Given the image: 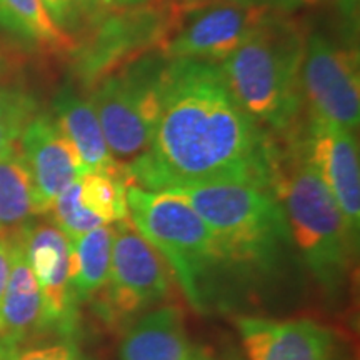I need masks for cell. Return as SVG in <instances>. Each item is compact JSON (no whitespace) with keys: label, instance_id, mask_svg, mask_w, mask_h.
<instances>
[{"label":"cell","instance_id":"obj_1","mask_svg":"<svg viewBox=\"0 0 360 360\" xmlns=\"http://www.w3.org/2000/svg\"><path fill=\"white\" fill-rule=\"evenodd\" d=\"M281 148L229 89L219 64L174 58L160 80V114L147 154L127 167L130 186L175 191L250 184L272 191Z\"/></svg>","mask_w":360,"mask_h":360},{"label":"cell","instance_id":"obj_2","mask_svg":"<svg viewBox=\"0 0 360 360\" xmlns=\"http://www.w3.org/2000/svg\"><path fill=\"white\" fill-rule=\"evenodd\" d=\"M184 197L212 233L229 309L260 302L290 281L297 262L289 224L272 191L210 184L169 191Z\"/></svg>","mask_w":360,"mask_h":360},{"label":"cell","instance_id":"obj_3","mask_svg":"<svg viewBox=\"0 0 360 360\" xmlns=\"http://www.w3.org/2000/svg\"><path fill=\"white\" fill-rule=\"evenodd\" d=\"M272 192L285 214L300 264L326 300L339 304L347 294L359 245L339 205L305 159L297 137L277 157Z\"/></svg>","mask_w":360,"mask_h":360},{"label":"cell","instance_id":"obj_4","mask_svg":"<svg viewBox=\"0 0 360 360\" xmlns=\"http://www.w3.org/2000/svg\"><path fill=\"white\" fill-rule=\"evenodd\" d=\"M305 34L297 22L270 13L227 58L220 62L225 82L262 129L295 137L304 98L300 89Z\"/></svg>","mask_w":360,"mask_h":360},{"label":"cell","instance_id":"obj_5","mask_svg":"<svg viewBox=\"0 0 360 360\" xmlns=\"http://www.w3.org/2000/svg\"><path fill=\"white\" fill-rule=\"evenodd\" d=\"M127 210L130 222L164 257L197 314L229 310L212 233L184 197L129 186Z\"/></svg>","mask_w":360,"mask_h":360},{"label":"cell","instance_id":"obj_6","mask_svg":"<svg viewBox=\"0 0 360 360\" xmlns=\"http://www.w3.org/2000/svg\"><path fill=\"white\" fill-rule=\"evenodd\" d=\"M167 58H135L90 85L89 101L110 154L122 167L147 154L160 114V80Z\"/></svg>","mask_w":360,"mask_h":360},{"label":"cell","instance_id":"obj_7","mask_svg":"<svg viewBox=\"0 0 360 360\" xmlns=\"http://www.w3.org/2000/svg\"><path fill=\"white\" fill-rule=\"evenodd\" d=\"M112 229L109 277L89 305L107 330L124 334L148 310L167 304L174 276L129 219L112 224Z\"/></svg>","mask_w":360,"mask_h":360},{"label":"cell","instance_id":"obj_8","mask_svg":"<svg viewBox=\"0 0 360 360\" xmlns=\"http://www.w3.org/2000/svg\"><path fill=\"white\" fill-rule=\"evenodd\" d=\"M300 89L309 119L355 132L360 122L359 56L322 32L305 35Z\"/></svg>","mask_w":360,"mask_h":360},{"label":"cell","instance_id":"obj_9","mask_svg":"<svg viewBox=\"0 0 360 360\" xmlns=\"http://www.w3.org/2000/svg\"><path fill=\"white\" fill-rule=\"evenodd\" d=\"M270 13L276 12L247 0H214L180 13L159 53L167 60L188 58L220 64Z\"/></svg>","mask_w":360,"mask_h":360},{"label":"cell","instance_id":"obj_10","mask_svg":"<svg viewBox=\"0 0 360 360\" xmlns=\"http://www.w3.org/2000/svg\"><path fill=\"white\" fill-rule=\"evenodd\" d=\"M179 15L177 8L165 0L160 6L114 12L102 22L92 20L98 24H92L94 34L80 49V77L90 87L112 70L146 56L150 49L159 51Z\"/></svg>","mask_w":360,"mask_h":360},{"label":"cell","instance_id":"obj_11","mask_svg":"<svg viewBox=\"0 0 360 360\" xmlns=\"http://www.w3.org/2000/svg\"><path fill=\"white\" fill-rule=\"evenodd\" d=\"M236 328L244 360H350L340 332L310 319L242 314Z\"/></svg>","mask_w":360,"mask_h":360},{"label":"cell","instance_id":"obj_12","mask_svg":"<svg viewBox=\"0 0 360 360\" xmlns=\"http://www.w3.org/2000/svg\"><path fill=\"white\" fill-rule=\"evenodd\" d=\"M19 237L42 295L45 330L57 337L77 335L80 307L70 285L69 237L53 222L29 224Z\"/></svg>","mask_w":360,"mask_h":360},{"label":"cell","instance_id":"obj_13","mask_svg":"<svg viewBox=\"0 0 360 360\" xmlns=\"http://www.w3.org/2000/svg\"><path fill=\"white\" fill-rule=\"evenodd\" d=\"M305 159L330 191L350 237L359 245L360 164L355 132L309 119L304 137H297Z\"/></svg>","mask_w":360,"mask_h":360},{"label":"cell","instance_id":"obj_14","mask_svg":"<svg viewBox=\"0 0 360 360\" xmlns=\"http://www.w3.org/2000/svg\"><path fill=\"white\" fill-rule=\"evenodd\" d=\"M20 154L32 177L39 214H49L53 200L87 172L79 152L51 115H34L22 130Z\"/></svg>","mask_w":360,"mask_h":360},{"label":"cell","instance_id":"obj_15","mask_svg":"<svg viewBox=\"0 0 360 360\" xmlns=\"http://www.w3.org/2000/svg\"><path fill=\"white\" fill-rule=\"evenodd\" d=\"M11 240L12 267L0 302V360L47 335L39 283L27 262L20 237Z\"/></svg>","mask_w":360,"mask_h":360},{"label":"cell","instance_id":"obj_16","mask_svg":"<svg viewBox=\"0 0 360 360\" xmlns=\"http://www.w3.org/2000/svg\"><path fill=\"white\" fill-rule=\"evenodd\" d=\"M197 349L177 305L164 304L124 332L119 360H195Z\"/></svg>","mask_w":360,"mask_h":360},{"label":"cell","instance_id":"obj_17","mask_svg":"<svg viewBox=\"0 0 360 360\" xmlns=\"http://www.w3.org/2000/svg\"><path fill=\"white\" fill-rule=\"evenodd\" d=\"M53 122L79 152L87 172L109 174L129 182L127 169L112 157L101 122L87 97H82L72 87L62 89L53 101Z\"/></svg>","mask_w":360,"mask_h":360},{"label":"cell","instance_id":"obj_18","mask_svg":"<svg viewBox=\"0 0 360 360\" xmlns=\"http://www.w3.org/2000/svg\"><path fill=\"white\" fill-rule=\"evenodd\" d=\"M32 177L19 143L0 157V238H12L37 217Z\"/></svg>","mask_w":360,"mask_h":360},{"label":"cell","instance_id":"obj_19","mask_svg":"<svg viewBox=\"0 0 360 360\" xmlns=\"http://www.w3.org/2000/svg\"><path fill=\"white\" fill-rule=\"evenodd\" d=\"M112 224L94 229L70 245V285L77 305L90 304L105 285L110 269Z\"/></svg>","mask_w":360,"mask_h":360},{"label":"cell","instance_id":"obj_20","mask_svg":"<svg viewBox=\"0 0 360 360\" xmlns=\"http://www.w3.org/2000/svg\"><path fill=\"white\" fill-rule=\"evenodd\" d=\"M0 25L42 51H75L74 37L56 24L42 0H0Z\"/></svg>","mask_w":360,"mask_h":360},{"label":"cell","instance_id":"obj_21","mask_svg":"<svg viewBox=\"0 0 360 360\" xmlns=\"http://www.w3.org/2000/svg\"><path fill=\"white\" fill-rule=\"evenodd\" d=\"M79 186L82 205L103 224L129 219L127 180L102 172H85L79 179Z\"/></svg>","mask_w":360,"mask_h":360},{"label":"cell","instance_id":"obj_22","mask_svg":"<svg viewBox=\"0 0 360 360\" xmlns=\"http://www.w3.org/2000/svg\"><path fill=\"white\" fill-rule=\"evenodd\" d=\"M49 214H51L52 222L69 237L70 242L77 240L84 233L94 231L101 225H105L97 215L89 212L82 205L79 180L58 193Z\"/></svg>","mask_w":360,"mask_h":360},{"label":"cell","instance_id":"obj_23","mask_svg":"<svg viewBox=\"0 0 360 360\" xmlns=\"http://www.w3.org/2000/svg\"><path fill=\"white\" fill-rule=\"evenodd\" d=\"M6 360H90L82 345L79 344L77 335L57 337L44 344L29 345L17 350Z\"/></svg>","mask_w":360,"mask_h":360},{"label":"cell","instance_id":"obj_24","mask_svg":"<svg viewBox=\"0 0 360 360\" xmlns=\"http://www.w3.org/2000/svg\"><path fill=\"white\" fill-rule=\"evenodd\" d=\"M56 24L67 32V27L79 25L80 22H92L98 11H103L96 0H42Z\"/></svg>","mask_w":360,"mask_h":360},{"label":"cell","instance_id":"obj_25","mask_svg":"<svg viewBox=\"0 0 360 360\" xmlns=\"http://www.w3.org/2000/svg\"><path fill=\"white\" fill-rule=\"evenodd\" d=\"M35 115L34 101L11 110L0 112V157L19 143L20 134Z\"/></svg>","mask_w":360,"mask_h":360},{"label":"cell","instance_id":"obj_26","mask_svg":"<svg viewBox=\"0 0 360 360\" xmlns=\"http://www.w3.org/2000/svg\"><path fill=\"white\" fill-rule=\"evenodd\" d=\"M247 2H252L255 4V6L267 8L270 12L287 15V13H294L300 11H307V8L319 7L321 4L327 2V0H247Z\"/></svg>","mask_w":360,"mask_h":360},{"label":"cell","instance_id":"obj_27","mask_svg":"<svg viewBox=\"0 0 360 360\" xmlns=\"http://www.w3.org/2000/svg\"><path fill=\"white\" fill-rule=\"evenodd\" d=\"M165 0H96V4L103 11L110 12H124V11H135V8L154 7L164 4Z\"/></svg>","mask_w":360,"mask_h":360},{"label":"cell","instance_id":"obj_28","mask_svg":"<svg viewBox=\"0 0 360 360\" xmlns=\"http://www.w3.org/2000/svg\"><path fill=\"white\" fill-rule=\"evenodd\" d=\"M12 267V249L11 240L0 238V302H2L4 292L7 289L8 277H11Z\"/></svg>","mask_w":360,"mask_h":360},{"label":"cell","instance_id":"obj_29","mask_svg":"<svg viewBox=\"0 0 360 360\" xmlns=\"http://www.w3.org/2000/svg\"><path fill=\"white\" fill-rule=\"evenodd\" d=\"M32 102V98L29 96H25L24 92L17 89H11L7 85H4L0 82V112L11 110L13 107L24 105V103Z\"/></svg>","mask_w":360,"mask_h":360},{"label":"cell","instance_id":"obj_30","mask_svg":"<svg viewBox=\"0 0 360 360\" xmlns=\"http://www.w3.org/2000/svg\"><path fill=\"white\" fill-rule=\"evenodd\" d=\"M172 6L177 8V11L182 13V12H188V11H193V8H199V7H204L207 4L214 2V0H169Z\"/></svg>","mask_w":360,"mask_h":360},{"label":"cell","instance_id":"obj_31","mask_svg":"<svg viewBox=\"0 0 360 360\" xmlns=\"http://www.w3.org/2000/svg\"><path fill=\"white\" fill-rule=\"evenodd\" d=\"M217 360H244V357H242V354L238 352L237 349H225L222 355H219Z\"/></svg>","mask_w":360,"mask_h":360},{"label":"cell","instance_id":"obj_32","mask_svg":"<svg viewBox=\"0 0 360 360\" xmlns=\"http://www.w3.org/2000/svg\"><path fill=\"white\" fill-rule=\"evenodd\" d=\"M195 360H217V355H214L209 349H197V359Z\"/></svg>","mask_w":360,"mask_h":360}]
</instances>
